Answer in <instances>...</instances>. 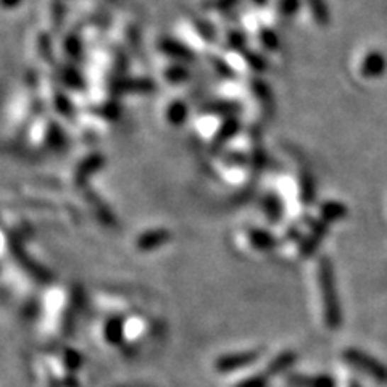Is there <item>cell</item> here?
<instances>
[{"label":"cell","mask_w":387,"mask_h":387,"mask_svg":"<svg viewBox=\"0 0 387 387\" xmlns=\"http://www.w3.org/2000/svg\"><path fill=\"white\" fill-rule=\"evenodd\" d=\"M158 47H160L163 54L174 58V60H181L184 63H191L196 60V55H194V52L189 49V47L184 45L183 43H178V40L174 39L163 38L160 40V44H158Z\"/></svg>","instance_id":"obj_7"},{"label":"cell","mask_w":387,"mask_h":387,"mask_svg":"<svg viewBox=\"0 0 387 387\" xmlns=\"http://www.w3.org/2000/svg\"><path fill=\"white\" fill-rule=\"evenodd\" d=\"M47 144H49L52 149H58L63 145V133L55 123H52L49 131H47Z\"/></svg>","instance_id":"obj_17"},{"label":"cell","mask_w":387,"mask_h":387,"mask_svg":"<svg viewBox=\"0 0 387 387\" xmlns=\"http://www.w3.org/2000/svg\"><path fill=\"white\" fill-rule=\"evenodd\" d=\"M268 379H269V374L263 369V371L240 376L231 387H267Z\"/></svg>","instance_id":"obj_11"},{"label":"cell","mask_w":387,"mask_h":387,"mask_svg":"<svg viewBox=\"0 0 387 387\" xmlns=\"http://www.w3.org/2000/svg\"><path fill=\"white\" fill-rule=\"evenodd\" d=\"M21 4V0H4V7L5 9H15Z\"/></svg>","instance_id":"obj_22"},{"label":"cell","mask_w":387,"mask_h":387,"mask_svg":"<svg viewBox=\"0 0 387 387\" xmlns=\"http://www.w3.org/2000/svg\"><path fill=\"white\" fill-rule=\"evenodd\" d=\"M252 2H254L255 5H258V7H263V5H265L268 0H252Z\"/></svg>","instance_id":"obj_23"},{"label":"cell","mask_w":387,"mask_h":387,"mask_svg":"<svg viewBox=\"0 0 387 387\" xmlns=\"http://www.w3.org/2000/svg\"><path fill=\"white\" fill-rule=\"evenodd\" d=\"M289 384L292 387H330V381L326 378H316V376H294L289 378Z\"/></svg>","instance_id":"obj_13"},{"label":"cell","mask_w":387,"mask_h":387,"mask_svg":"<svg viewBox=\"0 0 387 387\" xmlns=\"http://www.w3.org/2000/svg\"><path fill=\"white\" fill-rule=\"evenodd\" d=\"M296 359H297L296 352H292V350L279 352V354L274 355L273 359L267 363L265 371L269 374V376H276V374L286 373L287 369L294 365Z\"/></svg>","instance_id":"obj_8"},{"label":"cell","mask_w":387,"mask_h":387,"mask_svg":"<svg viewBox=\"0 0 387 387\" xmlns=\"http://www.w3.org/2000/svg\"><path fill=\"white\" fill-rule=\"evenodd\" d=\"M103 163H105L103 158L97 154L87 157L86 160H83V163H81L79 168L76 169V174H74L76 184H83L89 176H92L94 173L101 169Z\"/></svg>","instance_id":"obj_9"},{"label":"cell","mask_w":387,"mask_h":387,"mask_svg":"<svg viewBox=\"0 0 387 387\" xmlns=\"http://www.w3.org/2000/svg\"><path fill=\"white\" fill-rule=\"evenodd\" d=\"M55 108L60 111L62 115L67 116V118H69V116H72V113H73L72 102L68 101V97L60 96V94H58L57 99H55Z\"/></svg>","instance_id":"obj_20"},{"label":"cell","mask_w":387,"mask_h":387,"mask_svg":"<svg viewBox=\"0 0 387 387\" xmlns=\"http://www.w3.org/2000/svg\"><path fill=\"white\" fill-rule=\"evenodd\" d=\"M165 76L168 81H172V83H181V81H186L189 78V72H187L184 64H173V67H169L167 69Z\"/></svg>","instance_id":"obj_16"},{"label":"cell","mask_w":387,"mask_h":387,"mask_svg":"<svg viewBox=\"0 0 387 387\" xmlns=\"http://www.w3.org/2000/svg\"><path fill=\"white\" fill-rule=\"evenodd\" d=\"M187 105L183 101H174L167 107V120L172 123L173 126H179L187 120Z\"/></svg>","instance_id":"obj_10"},{"label":"cell","mask_w":387,"mask_h":387,"mask_svg":"<svg viewBox=\"0 0 387 387\" xmlns=\"http://www.w3.org/2000/svg\"><path fill=\"white\" fill-rule=\"evenodd\" d=\"M281 9H283L287 15H294L298 10V0H281Z\"/></svg>","instance_id":"obj_21"},{"label":"cell","mask_w":387,"mask_h":387,"mask_svg":"<svg viewBox=\"0 0 387 387\" xmlns=\"http://www.w3.org/2000/svg\"><path fill=\"white\" fill-rule=\"evenodd\" d=\"M234 244H236V249L242 252L244 255L257 257L267 255L271 250L278 249L279 239L274 234L262 230V228L249 226L236 234Z\"/></svg>","instance_id":"obj_3"},{"label":"cell","mask_w":387,"mask_h":387,"mask_svg":"<svg viewBox=\"0 0 387 387\" xmlns=\"http://www.w3.org/2000/svg\"><path fill=\"white\" fill-rule=\"evenodd\" d=\"M172 239V232L168 230H150L139 234L136 239V249L139 252H152Z\"/></svg>","instance_id":"obj_6"},{"label":"cell","mask_w":387,"mask_h":387,"mask_svg":"<svg viewBox=\"0 0 387 387\" xmlns=\"http://www.w3.org/2000/svg\"><path fill=\"white\" fill-rule=\"evenodd\" d=\"M239 131V121L234 118V116H228V118L223 121L221 129L216 134L215 138V145H223L228 139H231L232 136H236V133Z\"/></svg>","instance_id":"obj_12"},{"label":"cell","mask_w":387,"mask_h":387,"mask_svg":"<svg viewBox=\"0 0 387 387\" xmlns=\"http://www.w3.org/2000/svg\"><path fill=\"white\" fill-rule=\"evenodd\" d=\"M63 83L68 87H73V89H83L84 87V79L79 72H76L73 68H67L63 72Z\"/></svg>","instance_id":"obj_14"},{"label":"cell","mask_w":387,"mask_h":387,"mask_svg":"<svg viewBox=\"0 0 387 387\" xmlns=\"http://www.w3.org/2000/svg\"><path fill=\"white\" fill-rule=\"evenodd\" d=\"M123 89L128 92H150L154 89V83L149 79H131L123 83Z\"/></svg>","instance_id":"obj_15"},{"label":"cell","mask_w":387,"mask_h":387,"mask_svg":"<svg viewBox=\"0 0 387 387\" xmlns=\"http://www.w3.org/2000/svg\"><path fill=\"white\" fill-rule=\"evenodd\" d=\"M263 357L262 349H252L242 352H231V354H225L215 360L213 366L216 373L230 374L239 373L244 369H249L255 365V363Z\"/></svg>","instance_id":"obj_5"},{"label":"cell","mask_w":387,"mask_h":387,"mask_svg":"<svg viewBox=\"0 0 387 387\" xmlns=\"http://www.w3.org/2000/svg\"><path fill=\"white\" fill-rule=\"evenodd\" d=\"M157 334V322L149 315L133 312L123 318V350H136Z\"/></svg>","instance_id":"obj_2"},{"label":"cell","mask_w":387,"mask_h":387,"mask_svg":"<svg viewBox=\"0 0 387 387\" xmlns=\"http://www.w3.org/2000/svg\"><path fill=\"white\" fill-rule=\"evenodd\" d=\"M260 43L268 50L278 49V45H279L276 33L271 31V29H263V31L260 33Z\"/></svg>","instance_id":"obj_19"},{"label":"cell","mask_w":387,"mask_h":387,"mask_svg":"<svg viewBox=\"0 0 387 387\" xmlns=\"http://www.w3.org/2000/svg\"><path fill=\"white\" fill-rule=\"evenodd\" d=\"M76 305L78 296L68 287L55 286L44 296V330L52 337H64L72 330Z\"/></svg>","instance_id":"obj_1"},{"label":"cell","mask_w":387,"mask_h":387,"mask_svg":"<svg viewBox=\"0 0 387 387\" xmlns=\"http://www.w3.org/2000/svg\"><path fill=\"white\" fill-rule=\"evenodd\" d=\"M316 279H318V289L321 296L322 313H325V321L327 326L336 327L339 325V307L336 298V289H334V281L331 267L326 260H321L318 269H316Z\"/></svg>","instance_id":"obj_4"},{"label":"cell","mask_w":387,"mask_h":387,"mask_svg":"<svg viewBox=\"0 0 387 387\" xmlns=\"http://www.w3.org/2000/svg\"><path fill=\"white\" fill-rule=\"evenodd\" d=\"M64 47H67V52L69 57L73 58H81L83 55V45H81V40L78 36H68L64 39Z\"/></svg>","instance_id":"obj_18"}]
</instances>
